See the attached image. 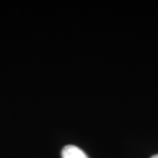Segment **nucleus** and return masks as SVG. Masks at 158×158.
I'll use <instances>...</instances> for the list:
<instances>
[{
    "mask_svg": "<svg viewBox=\"0 0 158 158\" xmlns=\"http://www.w3.org/2000/svg\"><path fill=\"white\" fill-rule=\"evenodd\" d=\"M62 157L63 158H88L81 149L78 147L73 146V145H69L66 146L62 151Z\"/></svg>",
    "mask_w": 158,
    "mask_h": 158,
    "instance_id": "obj_1",
    "label": "nucleus"
},
{
    "mask_svg": "<svg viewBox=\"0 0 158 158\" xmlns=\"http://www.w3.org/2000/svg\"><path fill=\"white\" fill-rule=\"evenodd\" d=\"M151 158H158V155H154L153 157H151Z\"/></svg>",
    "mask_w": 158,
    "mask_h": 158,
    "instance_id": "obj_2",
    "label": "nucleus"
}]
</instances>
